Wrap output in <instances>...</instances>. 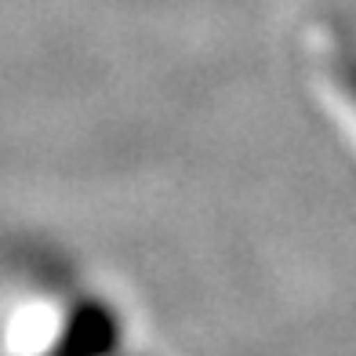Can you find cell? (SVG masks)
<instances>
[{
	"mask_svg": "<svg viewBox=\"0 0 356 356\" xmlns=\"http://www.w3.org/2000/svg\"><path fill=\"white\" fill-rule=\"evenodd\" d=\"M334 84L342 88L349 102H356V55H349V51L334 55Z\"/></svg>",
	"mask_w": 356,
	"mask_h": 356,
	"instance_id": "6da1fadb",
	"label": "cell"
}]
</instances>
